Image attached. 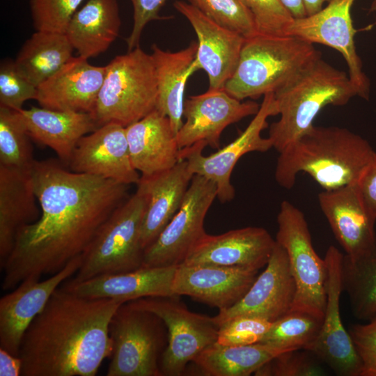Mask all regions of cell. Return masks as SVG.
<instances>
[{
	"label": "cell",
	"mask_w": 376,
	"mask_h": 376,
	"mask_svg": "<svg viewBox=\"0 0 376 376\" xmlns=\"http://www.w3.org/2000/svg\"><path fill=\"white\" fill-rule=\"evenodd\" d=\"M31 171L41 215L17 232L1 268L3 290L52 276L83 255L128 198L129 185L67 170L53 159L35 160Z\"/></svg>",
	"instance_id": "cell-1"
},
{
	"label": "cell",
	"mask_w": 376,
	"mask_h": 376,
	"mask_svg": "<svg viewBox=\"0 0 376 376\" xmlns=\"http://www.w3.org/2000/svg\"><path fill=\"white\" fill-rule=\"evenodd\" d=\"M31 139L53 150L67 165L79 140L97 128L89 113L31 107L18 111Z\"/></svg>",
	"instance_id": "cell-28"
},
{
	"label": "cell",
	"mask_w": 376,
	"mask_h": 376,
	"mask_svg": "<svg viewBox=\"0 0 376 376\" xmlns=\"http://www.w3.org/2000/svg\"><path fill=\"white\" fill-rule=\"evenodd\" d=\"M259 108L258 103L242 102L224 88L208 89L189 97L184 103L185 120L176 134L179 148H188L199 141L219 148L223 131L228 125L255 115Z\"/></svg>",
	"instance_id": "cell-16"
},
{
	"label": "cell",
	"mask_w": 376,
	"mask_h": 376,
	"mask_svg": "<svg viewBox=\"0 0 376 376\" xmlns=\"http://www.w3.org/2000/svg\"><path fill=\"white\" fill-rule=\"evenodd\" d=\"M324 258L327 267V285L323 322L317 338L306 350L327 364L337 375L360 376L361 361L340 312L343 254L334 246H330Z\"/></svg>",
	"instance_id": "cell-14"
},
{
	"label": "cell",
	"mask_w": 376,
	"mask_h": 376,
	"mask_svg": "<svg viewBox=\"0 0 376 376\" xmlns=\"http://www.w3.org/2000/svg\"><path fill=\"white\" fill-rule=\"evenodd\" d=\"M84 0H29L36 31L65 33L68 25Z\"/></svg>",
	"instance_id": "cell-37"
},
{
	"label": "cell",
	"mask_w": 376,
	"mask_h": 376,
	"mask_svg": "<svg viewBox=\"0 0 376 376\" xmlns=\"http://www.w3.org/2000/svg\"><path fill=\"white\" fill-rule=\"evenodd\" d=\"M30 139L19 112L0 106V165L31 169L35 159Z\"/></svg>",
	"instance_id": "cell-35"
},
{
	"label": "cell",
	"mask_w": 376,
	"mask_h": 376,
	"mask_svg": "<svg viewBox=\"0 0 376 376\" xmlns=\"http://www.w3.org/2000/svg\"><path fill=\"white\" fill-rule=\"evenodd\" d=\"M120 26L118 0H88L75 12L65 34L79 56L88 59L110 47Z\"/></svg>",
	"instance_id": "cell-30"
},
{
	"label": "cell",
	"mask_w": 376,
	"mask_h": 376,
	"mask_svg": "<svg viewBox=\"0 0 376 376\" xmlns=\"http://www.w3.org/2000/svg\"><path fill=\"white\" fill-rule=\"evenodd\" d=\"M319 55L313 44L299 38L257 33L245 38L237 66L224 89L241 101L264 96Z\"/></svg>",
	"instance_id": "cell-5"
},
{
	"label": "cell",
	"mask_w": 376,
	"mask_h": 376,
	"mask_svg": "<svg viewBox=\"0 0 376 376\" xmlns=\"http://www.w3.org/2000/svg\"><path fill=\"white\" fill-rule=\"evenodd\" d=\"M354 1L331 0L315 14L294 18L285 34L311 44L324 45L339 52L347 63L348 76L358 91V96L368 100L370 81L363 72L354 43L357 30L351 15Z\"/></svg>",
	"instance_id": "cell-13"
},
{
	"label": "cell",
	"mask_w": 376,
	"mask_h": 376,
	"mask_svg": "<svg viewBox=\"0 0 376 376\" xmlns=\"http://www.w3.org/2000/svg\"><path fill=\"white\" fill-rule=\"evenodd\" d=\"M106 72L105 66L72 56L56 72L37 87L36 100L43 108L91 113Z\"/></svg>",
	"instance_id": "cell-23"
},
{
	"label": "cell",
	"mask_w": 376,
	"mask_h": 376,
	"mask_svg": "<svg viewBox=\"0 0 376 376\" xmlns=\"http://www.w3.org/2000/svg\"><path fill=\"white\" fill-rule=\"evenodd\" d=\"M285 352L259 343L228 345L216 342L203 350L193 363L207 376H249Z\"/></svg>",
	"instance_id": "cell-32"
},
{
	"label": "cell",
	"mask_w": 376,
	"mask_h": 376,
	"mask_svg": "<svg viewBox=\"0 0 376 376\" xmlns=\"http://www.w3.org/2000/svg\"><path fill=\"white\" fill-rule=\"evenodd\" d=\"M348 331L361 361L360 376H376V316L367 324L352 325Z\"/></svg>",
	"instance_id": "cell-42"
},
{
	"label": "cell",
	"mask_w": 376,
	"mask_h": 376,
	"mask_svg": "<svg viewBox=\"0 0 376 376\" xmlns=\"http://www.w3.org/2000/svg\"><path fill=\"white\" fill-rule=\"evenodd\" d=\"M197 47L195 41L178 52L164 50L156 44L151 47L157 86L156 109L169 118L175 134L183 123L185 88L195 72L192 63Z\"/></svg>",
	"instance_id": "cell-29"
},
{
	"label": "cell",
	"mask_w": 376,
	"mask_h": 376,
	"mask_svg": "<svg viewBox=\"0 0 376 376\" xmlns=\"http://www.w3.org/2000/svg\"><path fill=\"white\" fill-rule=\"evenodd\" d=\"M206 17L248 38L258 33L253 18L241 0H188Z\"/></svg>",
	"instance_id": "cell-36"
},
{
	"label": "cell",
	"mask_w": 376,
	"mask_h": 376,
	"mask_svg": "<svg viewBox=\"0 0 376 376\" xmlns=\"http://www.w3.org/2000/svg\"><path fill=\"white\" fill-rule=\"evenodd\" d=\"M295 350L283 352L260 367L254 374L258 376H315L323 370L308 354V351Z\"/></svg>",
	"instance_id": "cell-41"
},
{
	"label": "cell",
	"mask_w": 376,
	"mask_h": 376,
	"mask_svg": "<svg viewBox=\"0 0 376 376\" xmlns=\"http://www.w3.org/2000/svg\"><path fill=\"white\" fill-rule=\"evenodd\" d=\"M279 114L274 92L263 96L258 111L246 129L232 142L208 156L203 155L207 144L199 141L180 150V158L187 162L194 175L204 176L217 187V198L222 202L230 201L235 196V189L230 182L234 167L240 159L251 152H267L272 148L271 140L262 136L268 127L267 118Z\"/></svg>",
	"instance_id": "cell-11"
},
{
	"label": "cell",
	"mask_w": 376,
	"mask_h": 376,
	"mask_svg": "<svg viewBox=\"0 0 376 376\" xmlns=\"http://www.w3.org/2000/svg\"><path fill=\"white\" fill-rule=\"evenodd\" d=\"M306 15H311L320 11L325 3L331 0H302Z\"/></svg>",
	"instance_id": "cell-47"
},
{
	"label": "cell",
	"mask_w": 376,
	"mask_h": 376,
	"mask_svg": "<svg viewBox=\"0 0 376 376\" xmlns=\"http://www.w3.org/2000/svg\"><path fill=\"white\" fill-rule=\"evenodd\" d=\"M177 266L142 267L136 270L106 274L75 283L69 279L61 286L89 298L132 301L148 297L174 295L173 283Z\"/></svg>",
	"instance_id": "cell-24"
},
{
	"label": "cell",
	"mask_w": 376,
	"mask_h": 376,
	"mask_svg": "<svg viewBox=\"0 0 376 376\" xmlns=\"http://www.w3.org/2000/svg\"><path fill=\"white\" fill-rule=\"evenodd\" d=\"M146 203L144 192L137 187L136 192L102 226L70 281L81 282L102 275L132 272L143 266L141 229Z\"/></svg>",
	"instance_id": "cell-7"
},
{
	"label": "cell",
	"mask_w": 376,
	"mask_h": 376,
	"mask_svg": "<svg viewBox=\"0 0 376 376\" xmlns=\"http://www.w3.org/2000/svg\"><path fill=\"white\" fill-rule=\"evenodd\" d=\"M217 197L216 185L204 176L194 175L180 209L158 237L145 249L143 266L182 264L207 233L205 219Z\"/></svg>",
	"instance_id": "cell-12"
},
{
	"label": "cell",
	"mask_w": 376,
	"mask_h": 376,
	"mask_svg": "<svg viewBox=\"0 0 376 376\" xmlns=\"http://www.w3.org/2000/svg\"><path fill=\"white\" fill-rule=\"evenodd\" d=\"M280 118L269 126L268 138L279 152L314 125L326 106H343L358 91L347 74L319 55L274 92Z\"/></svg>",
	"instance_id": "cell-4"
},
{
	"label": "cell",
	"mask_w": 376,
	"mask_h": 376,
	"mask_svg": "<svg viewBox=\"0 0 376 376\" xmlns=\"http://www.w3.org/2000/svg\"><path fill=\"white\" fill-rule=\"evenodd\" d=\"M194 175L185 159L172 168L150 175H141L137 184L146 197L141 229L144 250L160 235L180 209Z\"/></svg>",
	"instance_id": "cell-25"
},
{
	"label": "cell",
	"mask_w": 376,
	"mask_h": 376,
	"mask_svg": "<svg viewBox=\"0 0 376 376\" xmlns=\"http://www.w3.org/2000/svg\"><path fill=\"white\" fill-rule=\"evenodd\" d=\"M31 169L0 165V267L13 247L17 232L39 217Z\"/></svg>",
	"instance_id": "cell-27"
},
{
	"label": "cell",
	"mask_w": 376,
	"mask_h": 376,
	"mask_svg": "<svg viewBox=\"0 0 376 376\" xmlns=\"http://www.w3.org/2000/svg\"><path fill=\"white\" fill-rule=\"evenodd\" d=\"M130 301L156 314L167 328L168 344L160 363L162 375H182L189 362L217 340L219 326L213 317L190 311L178 295Z\"/></svg>",
	"instance_id": "cell-10"
},
{
	"label": "cell",
	"mask_w": 376,
	"mask_h": 376,
	"mask_svg": "<svg viewBox=\"0 0 376 376\" xmlns=\"http://www.w3.org/2000/svg\"><path fill=\"white\" fill-rule=\"evenodd\" d=\"M125 302L79 296L60 285L24 334L21 375H95L112 354L109 324Z\"/></svg>",
	"instance_id": "cell-2"
},
{
	"label": "cell",
	"mask_w": 376,
	"mask_h": 376,
	"mask_svg": "<svg viewBox=\"0 0 376 376\" xmlns=\"http://www.w3.org/2000/svg\"><path fill=\"white\" fill-rule=\"evenodd\" d=\"M258 269L219 265L177 266L174 295H186L220 310L238 302L258 275Z\"/></svg>",
	"instance_id": "cell-21"
},
{
	"label": "cell",
	"mask_w": 376,
	"mask_h": 376,
	"mask_svg": "<svg viewBox=\"0 0 376 376\" xmlns=\"http://www.w3.org/2000/svg\"><path fill=\"white\" fill-rule=\"evenodd\" d=\"M296 285L285 250L276 242L264 271L235 304L213 317L219 327L240 315L254 316L273 322L292 307Z\"/></svg>",
	"instance_id": "cell-15"
},
{
	"label": "cell",
	"mask_w": 376,
	"mask_h": 376,
	"mask_svg": "<svg viewBox=\"0 0 376 376\" xmlns=\"http://www.w3.org/2000/svg\"><path fill=\"white\" fill-rule=\"evenodd\" d=\"M272 323L254 316L233 318L219 327L217 343L228 345L258 343L268 331Z\"/></svg>",
	"instance_id": "cell-40"
},
{
	"label": "cell",
	"mask_w": 376,
	"mask_h": 376,
	"mask_svg": "<svg viewBox=\"0 0 376 376\" xmlns=\"http://www.w3.org/2000/svg\"><path fill=\"white\" fill-rule=\"evenodd\" d=\"M157 86L151 54L139 45L114 57L91 113L97 127L113 122L124 127L156 109Z\"/></svg>",
	"instance_id": "cell-6"
},
{
	"label": "cell",
	"mask_w": 376,
	"mask_h": 376,
	"mask_svg": "<svg viewBox=\"0 0 376 376\" xmlns=\"http://www.w3.org/2000/svg\"><path fill=\"white\" fill-rule=\"evenodd\" d=\"M167 0H130L134 10V23L131 33L125 39L128 51L139 45L141 33L152 21L166 19L159 12Z\"/></svg>",
	"instance_id": "cell-43"
},
{
	"label": "cell",
	"mask_w": 376,
	"mask_h": 376,
	"mask_svg": "<svg viewBox=\"0 0 376 376\" xmlns=\"http://www.w3.org/2000/svg\"><path fill=\"white\" fill-rule=\"evenodd\" d=\"M276 240L261 227L249 226L212 235L206 233L182 263L260 269L266 266Z\"/></svg>",
	"instance_id": "cell-22"
},
{
	"label": "cell",
	"mask_w": 376,
	"mask_h": 376,
	"mask_svg": "<svg viewBox=\"0 0 376 376\" xmlns=\"http://www.w3.org/2000/svg\"><path fill=\"white\" fill-rule=\"evenodd\" d=\"M341 280L354 316L367 321L375 317L376 256L352 260L343 255Z\"/></svg>",
	"instance_id": "cell-34"
},
{
	"label": "cell",
	"mask_w": 376,
	"mask_h": 376,
	"mask_svg": "<svg viewBox=\"0 0 376 376\" xmlns=\"http://www.w3.org/2000/svg\"><path fill=\"white\" fill-rule=\"evenodd\" d=\"M125 128L132 163L141 175L168 170L180 160L170 120L157 109Z\"/></svg>",
	"instance_id": "cell-26"
},
{
	"label": "cell",
	"mask_w": 376,
	"mask_h": 376,
	"mask_svg": "<svg viewBox=\"0 0 376 376\" xmlns=\"http://www.w3.org/2000/svg\"><path fill=\"white\" fill-rule=\"evenodd\" d=\"M294 18L306 16L302 0H280Z\"/></svg>",
	"instance_id": "cell-46"
},
{
	"label": "cell",
	"mask_w": 376,
	"mask_h": 376,
	"mask_svg": "<svg viewBox=\"0 0 376 376\" xmlns=\"http://www.w3.org/2000/svg\"><path fill=\"white\" fill-rule=\"evenodd\" d=\"M323 318L308 310L291 308L272 323L259 343L283 351L306 350L317 338Z\"/></svg>",
	"instance_id": "cell-33"
},
{
	"label": "cell",
	"mask_w": 376,
	"mask_h": 376,
	"mask_svg": "<svg viewBox=\"0 0 376 376\" xmlns=\"http://www.w3.org/2000/svg\"><path fill=\"white\" fill-rule=\"evenodd\" d=\"M84 256L68 263L58 272L40 281L29 279L0 299V348L14 356L24 332L44 309L53 292L78 271Z\"/></svg>",
	"instance_id": "cell-17"
},
{
	"label": "cell",
	"mask_w": 376,
	"mask_h": 376,
	"mask_svg": "<svg viewBox=\"0 0 376 376\" xmlns=\"http://www.w3.org/2000/svg\"><path fill=\"white\" fill-rule=\"evenodd\" d=\"M22 361L19 356H14L0 348V376L21 375Z\"/></svg>",
	"instance_id": "cell-45"
},
{
	"label": "cell",
	"mask_w": 376,
	"mask_h": 376,
	"mask_svg": "<svg viewBox=\"0 0 376 376\" xmlns=\"http://www.w3.org/2000/svg\"><path fill=\"white\" fill-rule=\"evenodd\" d=\"M375 155L367 140L346 128L313 125L279 152L275 179L290 189L304 172L333 190L357 183Z\"/></svg>",
	"instance_id": "cell-3"
},
{
	"label": "cell",
	"mask_w": 376,
	"mask_h": 376,
	"mask_svg": "<svg viewBox=\"0 0 376 376\" xmlns=\"http://www.w3.org/2000/svg\"><path fill=\"white\" fill-rule=\"evenodd\" d=\"M173 6L197 36V52L192 63L194 71L206 72L208 89L224 88L237 66L245 38L212 21L188 2L178 0Z\"/></svg>",
	"instance_id": "cell-19"
},
{
	"label": "cell",
	"mask_w": 376,
	"mask_h": 376,
	"mask_svg": "<svg viewBox=\"0 0 376 376\" xmlns=\"http://www.w3.org/2000/svg\"><path fill=\"white\" fill-rule=\"evenodd\" d=\"M37 87L17 70L14 61L6 58L0 64V106L15 111L29 100H36Z\"/></svg>",
	"instance_id": "cell-38"
},
{
	"label": "cell",
	"mask_w": 376,
	"mask_h": 376,
	"mask_svg": "<svg viewBox=\"0 0 376 376\" xmlns=\"http://www.w3.org/2000/svg\"><path fill=\"white\" fill-rule=\"evenodd\" d=\"M357 186L365 207L376 220V155L360 177Z\"/></svg>",
	"instance_id": "cell-44"
},
{
	"label": "cell",
	"mask_w": 376,
	"mask_h": 376,
	"mask_svg": "<svg viewBox=\"0 0 376 376\" xmlns=\"http://www.w3.org/2000/svg\"><path fill=\"white\" fill-rule=\"evenodd\" d=\"M70 170L130 185L140 180L130 158L125 127L111 122L83 136L74 150Z\"/></svg>",
	"instance_id": "cell-20"
},
{
	"label": "cell",
	"mask_w": 376,
	"mask_h": 376,
	"mask_svg": "<svg viewBox=\"0 0 376 376\" xmlns=\"http://www.w3.org/2000/svg\"><path fill=\"white\" fill-rule=\"evenodd\" d=\"M73 50L65 33L36 31L24 42L14 62L19 72L38 87L72 56Z\"/></svg>",
	"instance_id": "cell-31"
},
{
	"label": "cell",
	"mask_w": 376,
	"mask_h": 376,
	"mask_svg": "<svg viewBox=\"0 0 376 376\" xmlns=\"http://www.w3.org/2000/svg\"><path fill=\"white\" fill-rule=\"evenodd\" d=\"M276 242L286 251L296 285L292 308L324 315L327 302V267L315 252L304 213L283 201L277 215Z\"/></svg>",
	"instance_id": "cell-9"
},
{
	"label": "cell",
	"mask_w": 376,
	"mask_h": 376,
	"mask_svg": "<svg viewBox=\"0 0 376 376\" xmlns=\"http://www.w3.org/2000/svg\"><path fill=\"white\" fill-rule=\"evenodd\" d=\"M370 10L372 12H376V0H373L372 2Z\"/></svg>",
	"instance_id": "cell-48"
},
{
	"label": "cell",
	"mask_w": 376,
	"mask_h": 376,
	"mask_svg": "<svg viewBox=\"0 0 376 376\" xmlns=\"http://www.w3.org/2000/svg\"><path fill=\"white\" fill-rule=\"evenodd\" d=\"M251 13L258 33L285 35L294 17L280 0H241Z\"/></svg>",
	"instance_id": "cell-39"
},
{
	"label": "cell",
	"mask_w": 376,
	"mask_h": 376,
	"mask_svg": "<svg viewBox=\"0 0 376 376\" xmlns=\"http://www.w3.org/2000/svg\"><path fill=\"white\" fill-rule=\"evenodd\" d=\"M109 331L113 351L107 376H162L168 331L159 316L128 301L116 310Z\"/></svg>",
	"instance_id": "cell-8"
},
{
	"label": "cell",
	"mask_w": 376,
	"mask_h": 376,
	"mask_svg": "<svg viewBox=\"0 0 376 376\" xmlns=\"http://www.w3.org/2000/svg\"><path fill=\"white\" fill-rule=\"evenodd\" d=\"M318 198L321 210L345 256L352 260L376 256V220L365 207L357 182L323 190Z\"/></svg>",
	"instance_id": "cell-18"
}]
</instances>
